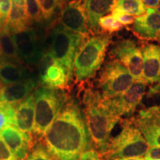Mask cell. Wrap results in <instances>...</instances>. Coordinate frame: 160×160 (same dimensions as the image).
I'll use <instances>...</instances> for the list:
<instances>
[{
    "mask_svg": "<svg viewBox=\"0 0 160 160\" xmlns=\"http://www.w3.org/2000/svg\"><path fill=\"white\" fill-rule=\"evenodd\" d=\"M34 95H30L15 108V126L19 131L31 135L34 129Z\"/></svg>",
    "mask_w": 160,
    "mask_h": 160,
    "instance_id": "cell-17",
    "label": "cell"
},
{
    "mask_svg": "<svg viewBox=\"0 0 160 160\" xmlns=\"http://www.w3.org/2000/svg\"><path fill=\"white\" fill-rule=\"evenodd\" d=\"M5 59H7L5 57V56L3 55L2 52L1 50H0V62L3 61V60H5Z\"/></svg>",
    "mask_w": 160,
    "mask_h": 160,
    "instance_id": "cell-39",
    "label": "cell"
},
{
    "mask_svg": "<svg viewBox=\"0 0 160 160\" xmlns=\"http://www.w3.org/2000/svg\"><path fill=\"white\" fill-rule=\"evenodd\" d=\"M132 31L141 39L160 41V13L148 8L145 14L136 18Z\"/></svg>",
    "mask_w": 160,
    "mask_h": 160,
    "instance_id": "cell-12",
    "label": "cell"
},
{
    "mask_svg": "<svg viewBox=\"0 0 160 160\" xmlns=\"http://www.w3.org/2000/svg\"><path fill=\"white\" fill-rule=\"evenodd\" d=\"M145 160H160V147H151L144 156Z\"/></svg>",
    "mask_w": 160,
    "mask_h": 160,
    "instance_id": "cell-33",
    "label": "cell"
},
{
    "mask_svg": "<svg viewBox=\"0 0 160 160\" xmlns=\"http://www.w3.org/2000/svg\"><path fill=\"white\" fill-rule=\"evenodd\" d=\"M147 8L141 0H118L111 13H127L132 16H140L145 14Z\"/></svg>",
    "mask_w": 160,
    "mask_h": 160,
    "instance_id": "cell-22",
    "label": "cell"
},
{
    "mask_svg": "<svg viewBox=\"0 0 160 160\" xmlns=\"http://www.w3.org/2000/svg\"><path fill=\"white\" fill-rule=\"evenodd\" d=\"M146 85L145 80H134L125 92L112 99L103 98V102L108 110L116 117H130L141 103L145 93Z\"/></svg>",
    "mask_w": 160,
    "mask_h": 160,
    "instance_id": "cell-9",
    "label": "cell"
},
{
    "mask_svg": "<svg viewBox=\"0 0 160 160\" xmlns=\"http://www.w3.org/2000/svg\"><path fill=\"white\" fill-rule=\"evenodd\" d=\"M11 8L4 27L12 35L29 28L30 19L26 10L25 0H11Z\"/></svg>",
    "mask_w": 160,
    "mask_h": 160,
    "instance_id": "cell-19",
    "label": "cell"
},
{
    "mask_svg": "<svg viewBox=\"0 0 160 160\" xmlns=\"http://www.w3.org/2000/svg\"><path fill=\"white\" fill-rule=\"evenodd\" d=\"M141 1L145 7H148V8H156L159 2V0H141Z\"/></svg>",
    "mask_w": 160,
    "mask_h": 160,
    "instance_id": "cell-36",
    "label": "cell"
},
{
    "mask_svg": "<svg viewBox=\"0 0 160 160\" xmlns=\"http://www.w3.org/2000/svg\"><path fill=\"white\" fill-rule=\"evenodd\" d=\"M27 160H55L42 144H37L31 153L28 157Z\"/></svg>",
    "mask_w": 160,
    "mask_h": 160,
    "instance_id": "cell-29",
    "label": "cell"
},
{
    "mask_svg": "<svg viewBox=\"0 0 160 160\" xmlns=\"http://www.w3.org/2000/svg\"><path fill=\"white\" fill-rule=\"evenodd\" d=\"M134 82L127 68L117 59L107 62L99 73L98 87L104 99H112L125 92Z\"/></svg>",
    "mask_w": 160,
    "mask_h": 160,
    "instance_id": "cell-7",
    "label": "cell"
},
{
    "mask_svg": "<svg viewBox=\"0 0 160 160\" xmlns=\"http://www.w3.org/2000/svg\"><path fill=\"white\" fill-rule=\"evenodd\" d=\"M25 5L30 21L41 22L44 19L37 0H25Z\"/></svg>",
    "mask_w": 160,
    "mask_h": 160,
    "instance_id": "cell-28",
    "label": "cell"
},
{
    "mask_svg": "<svg viewBox=\"0 0 160 160\" xmlns=\"http://www.w3.org/2000/svg\"><path fill=\"white\" fill-rule=\"evenodd\" d=\"M0 137L18 160L27 157L32 144L31 135L19 131L15 125H9L0 133Z\"/></svg>",
    "mask_w": 160,
    "mask_h": 160,
    "instance_id": "cell-13",
    "label": "cell"
},
{
    "mask_svg": "<svg viewBox=\"0 0 160 160\" xmlns=\"http://www.w3.org/2000/svg\"><path fill=\"white\" fill-rule=\"evenodd\" d=\"M29 76L28 69L19 63L8 59L0 62V82L5 85L22 81Z\"/></svg>",
    "mask_w": 160,
    "mask_h": 160,
    "instance_id": "cell-20",
    "label": "cell"
},
{
    "mask_svg": "<svg viewBox=\"0 0 160 160\" xmlns=\"http://www.w3.org/2000/svg\"><path fill=\"white\" fill-rule=\"evenodd\" d=\"M11 0H0V10L2 13L4 15L6 19L8 18L10 11L11 8Z\"/></svg>",
    "mask_w": 160,
    "mask_h": 160,
    "instance_id": "cell-34",
    "label": "cell"
},
{
    "mask_svg": "<svg viewBox=\"0 0 160 160\" xmlns=\"http://www.w3.org/2000/svg\"><path fill=\"white\" fill-rule=\"evenodd\" d=\"M153 9H154L155 11H157V12H158V13H160V0H159V4H158L157 7L156 8H153Z\"/></svg>",
    "mask_w": 160,
    "mask_h": 160,
    "instance_id": "cell-41",
    "label": "cell"
},
{
    "mask_svg": "<svg viewBox=\"0 0 160 160\" xmlns=\"http://www.w3.org/2000/svg\"><path fill=\"white\" fill-rule=\"evenodd\" d=\"M83 103L85 121L89 137L98 153L102 155L107 151L112 130L119 122L120 118L108 110L99 91H94L91 88L85 89Z\"/></svg>",
    "mask_w": 160,
    "mask_h": 160,
    "instance_id": "cell-2",
    "label": "cell"
},
{
    "mask_svg": "<svg viewBox=\"0 0 160 160\" xmlns=\"http://www.w3.org/2000/svg\"><path fill=\"white\" fill-rule=\"evenodd\" d=\"M18 57L28 64H37L43 58L45 47L39 33L29 28L13 35Z\"/></svg>",
    "mask_w": 160,
    "mask_h": 160,
    "instance_id": "cell-10",
    "label": "cell"
},
{
    "mask_svg": "<svg viewBox=\"0 0 160 160\" xmlns=\"http://www.w3.org/2000/svg\"><path fill=\"white\" fill-rule=\"evenodd\" d=\"M150 147H160V125L148 122L138 118L131 119Z\"/></svg>",
    "mask_w": 160,
    "mask_h": 160,
    "instance_id": "cell-21",
    "label": "cell"
},
{
    "mask_svg": "<svg viewBox=\"0 0 160 160\" xmlns=\"http://www.w3.org/2000/svg\"><path fill=\"white\" fill-rule=\"evenodd\" d=\"M111 39V34H102L89 37L84 42L73 62L76 81L84 82L94 77L105 60Z\"/></svg>",
    "mask_w": 160,
    "mask_h": 160,
    "instance_id": "cell-4",
    "label": "cell"
},
{
    "mask_svg": "<svg viewBox=\"0 0 160 160\" xmlns=\"http://www.w3.org/2000/svg\"><path fill=\"white\" fill-rule=\"evenodd\" d=\"M33 95L35 103L33 133L38 137H44L68 98L62 90L48 87L39 88Z\"/></svg>",
    "mask_w": 160,
    "mask_h": 160,
    "instance_id": "cell-6",
    "label": "cell"
},
{
    "mask_svg": "<svg viewBox=\"0 0 160 160\" xmlns=\"http://www.w3.org/2000/svg\"><path fill=\"white\" fill-rule=\"evenodd\" d=\"M98 25L104 32L108 33H113L123 28V25L117 22L111 14L100 18Z\"/></svg>",
    "mask_w": 160,
    "mask_h": 160,
    "instance_id": "cell-26",
    "label": "cell"
},
{
    "mask_svg": "<svg viewBox=\"0 0 160 160\" xmlns=\"http://www.w3.org/2000/svg\"><path fill=\"white\" fill-rule=\"evenodd\" d=\"M0 160H18L1 137H0Z\"/></svg>",
    "mask_w": 160,
    "mask_h": 160,
    "instance_id": "cell-30",
    "label": "cell"
},
{
    "mask_svg": "<svg viewBox=\"0 0 160 160\" xmlns=\"http://www.w3.org/2000/svg\"><path fill=\"white\" fill-rule=\"evenodd\" d=\"M156 95H160V81L156 84L154 86L150 88L148 97H151Z\"/></svg>",
    "mask_w": 160,
    "mask_h": 160,
    "instance_id": "cell-35",
    "label": "cell"
},
{
    "mask_svg": "<svg viewBox=\"0 0 160 160\" xmlns=\"http://www.w3.org/2000/svg\"><path fill=\"white\" fill-rule=\"evenodd\" d=\"M45 63V68L40 74V81L46 87L62 90L69 83L65 68L56 60L43 56Z\"/></svg>",
    "mask_w": 160,
    "mask_h": 160,
    "instance_id": "cell-16",
    "label": "cell"
},
{
    "mask_svg": "<svg viewBox=\"0 0 160 160\" xmlns=\"http://www.w3.org/2000/svg\"><path fill=\"white\" fill-rule=\"evenodd\" d=\"M79 160H101L97 151L93 149L86 150L80 155Z\"/></svg>",
    "mask_w": 160,
    "mask_h": 160,
    "instance_id": "cell-32",
    "label": "cell"
},
{
    "mask_svg": "<svg viewBox=\"0 0 160 160\" xmlns=\"http://www.w3.org/2000/svg\"><path fill=\"white\" fill-rule=\"evenodd\" d=\"M109 56L122 64L134 80H144L142 53L135 41L125 39L116 42L112 45Z\"/></svg>",
    "mask_w": 160,
    "mask_h": 160,
    "instance_id": "cell-8",
    "label": "cell"
},
{
    "mask_svg": "<svg viewBox=\"0 0 160 160\" xmlns=\"http://www.w3.org/2000/svg\"><path fill=\"white\" fill-rule=\"evenodd\" d=\"M0 50L9 61L17 62L19 61L13 35L5 27L0 29Z\"/></svg>",
    "mask_w": 160,
    "mask_h": 160,
    "instance_id": "cell-23",
    "label": "cell"
},
{
    "mask_svg": "<svg viewBox=\"0 0 160 160\" xmlns=\"http://www.w3.org/2000/svg\"><path fill=\"white\" fill-rule=\"evenodd\" d=\"M59 20L60 25L65 29L89 37L88 21L83 0H73L62 6Z\"/></svg>",
    "mask_w": 160,
    "mask_h": 160,
    "instance_id": "cell-11",
    "label": "cell"
},
{
    "mask_svg": "<svg viewBox=\"0 0 160 160\" xmlns=\"http://www.w3.org/2000/svg\"><path fill=\"white\" fill-rule=\"evenodd\" d=\"M137 118L155 125H160V105L152 106L148 108L141 110Z\"/></svg>",
    "mask_w": 160,
    "mask_h": 160,
    "instance_id": "cell-27",
    "label": "cell"
},
{
    "mask_svg": "<svg viewBox=\"0 0 160 160\" xmlns=\"http://www.w3.org/2000/svg\"><path fill=\"white\" fill-rule=\"evenodd\" d=\"M149 145L132 119L122 121V130L111 138L107 151L102 157L105 160L129 157H142L149 149Z\"/></svg>",
    "mask_w": 160,
    "mask_h": 160,
    "instance_id": "cell-5",
    "label": "cell"
},
{
    "mask_svg": "<svg viewBox=\"0 0 160 160\" xmlns=\"http://www.w3.org/2000/svg\"><path fill=\"white\" fill-rule=\"evenodd\" d=\"M6 22H7V19L4 17V15L2 13L1 10H0V29L2 28L5 26Z\"/></svg>",
    "mask_w": 160,
    "mask_h": 160,
    "instance_id": "cell-37",
    "label": "cell"
},
{
    "mask_svg": "<svg viewBox=\"0 0 160 160\" xmlns=\"http://www.w3.org/2000/svg\"><path fill=\"white\" fill-rule=\"evenodd\" d=\"M113 160H145L142 157H129V158H122V159H117Z\"/></svg>",
    "mask_w": 160,
    "mask_h": 160,
    "instance_id": "cell-38",
    "label": "cell"
},
{
    "mask_svg": "<svg viewBox=\"0 0 160 160\" xmlns=\"http://www.w3.org/2000/svg\"><path fill=\"white\" fill-rule=\"evenodd\" d=\"M143 78L147 85L160 81V45L148 43L142 47Z\"/></svg>",
    "mask_w": 160,
    "mask_h": 160,
    "instance_id": "cell-15",
    "label": "cell"
},
{
    "mask_svg": "<svg viewBox=\"0 0 160 160\" xmlns=\"http://www.w3.org/2000/svg\"><path fill=\"white\" fill-rule=\"evenodd\" d=\"M88 38L70 31L62 25H58L52 30L48 49L44 56L59 62L65 68L69 82L73 79L75 58Z\"/></svg>",
    "mask_w": 160,
    "mask_h": 160,
    "instance_id": "cell-3",
    "label": "cell"
},
{
    "mask_svg": "<svg viewBox=\"0 0 160 160\" xmlns=\"http://www.w3.org/2000/svg\"><path fill=\"white\" fill-rule=\"evenodd\" d=\"M113 18L119 22L120 24L122 25H130L134 23V21L136 18L134 16H132L130 14H127V13H111Z\"/></svg>",
    "mask_w": 160,
    "mask_h": 160,
    "instance_id": "cell-31",
    "label": "cell"
},
{
    "mask_svg": "<svg viewBox=\"0 0 160 160\" xmlns=\"http://www.w3.org/2000/svg\"><path fill=\"white\" fill-rule=\"evenodd\" d=\"M14 125V106L11 104L0 102V133L8 126Z\"/></svg>",
    "mask_w": 160,
    "mask_h": 160,
    "instance_id": "cell-24",
    "label": "cell"
},
{
    "mask_svg": "<svg viewBox=\"0 0 160 160\" xmlns=\"http://www.w3.org/2000/svg\"><path fill=\"white\" fill-rule=\"evenodd\" d=\"M42 13L43 19L45 21H51L54 17V16L58 10L61 9L62 5L59 0H37Z\"/></svg>",
    "mask_w": 160,
    "mask_h": 160,
    "instance_id": "cell-25",
    "label": "cell"
},
{
    "mask_svg": "<svg viewBox=\"0 0 160 160\" xmlns=\"http://www.w3.org/2000/svg\"><path fill=\"white\" fill-rule=\"evenodd\" d=\"M37 79L29 77L22 81L4 85L0 88V102L14 105L21 102L37 86Z\"/></svg>",
    "mask_w": 160,
    "mask_h": 160,
    "instance_id": "cell-14",
    "label": "cell"
},
{
    "mask_svg": "<svg viewBox=\"0 0 160 160\" xmlns=\"http://www.w3.org/2000/svg\"><path fill=\"white\" fill-rule=\"evenodd\" d=\"M71 1H73V0H59L60 3H61L62 5L64 3H68V2H71Z\"/></svg>",
    "mask_w": 160,
    "mask_h": 160,
    "instance_id": "cell-40",
    "label": "cell"
},
{
    "mask_svg": "<svg viewBox=\"0 0 160 160\" xmlns=\"http://www.w3.org/2000/svg\"><path fill=\"white\" fill-rule=\"evenodd\" d=\"M89 134L78 104L68 99L44 135L46 149L55 160H79L86 151Z\"/></svg>",
    "mask_w": 160,
    "mask_h": 160,
    "instance_id": "cell-1",
    "label": "cell"
},
{
    "mask_svg": "<svg viewBox=\"0 0 160 160\" xmlns=\"http://www.w3.org/2000/svg\"><path fill=\"white\" fill-rule=\"evenodd\" d=\"M118 0H83L84 7L87 13L89 30L99 33L98 22L100 18L111 12Z\"/></svg>",
    "mask_w": 160,
    "mask_h": 160,
    "instance_id": "cell-18",
    "label": "cell"
}]
</instances>
